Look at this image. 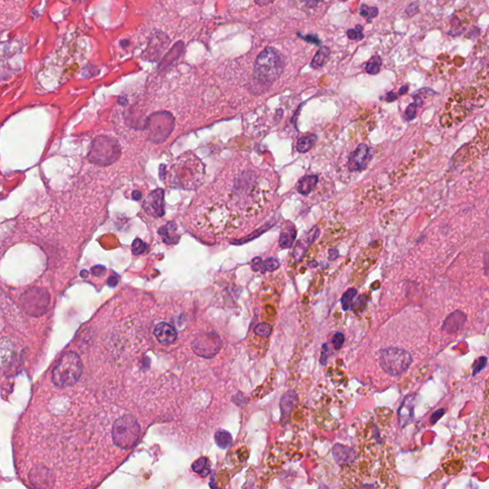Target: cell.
Instances as JSON below:
<instances>
[{
  "mask_svg": "<svg viewBox=\"0 0 489 489\" xmlns=\"http://www.w3.org/2000/svg\"><path fill=\"white\" fill-rule=\"evenodd\" d=\"M341 489H399L391 449L383 442L361 441L359 453L342 465Z\"/></svg>",
  "mask_w": 489,
  "mask_h": 489,
  "instance_id": "cell-1",
  "label": "cell"
},
{
  "mask_svg": "<svg viewBox=\"0 0 489 489\" xmlns=\"http://www.w3.org/2000/svg\"><path fill=\"white\" fill-rule=\"evenodd\" d=\"M86 56L87 43L83 37H64L62 44L45 61L40 76L45 83L55 89L79 71L80 65L86 61Z\"/></svg>",
  "mask_w": 489,
  "mask_h": 489,
  "instance_id": "cell-2",
  "label": "cell"
},
{
  "mask_svg": "<svg viewBox=\"0 0 489 489\" xmlns=\"http://www.w3.org/2000/svg\"><path fill=\"white\" fill-rule=\"evenodd\" d=\"M284 68L285 60L282 54L275 48L267 47L256 59L253 79L256 84L268 87L279 79Z\"/></svg>",
  "mask_w": 489,
  "mask_h": 489,
  "instance_id": "cell-3",
  "label": "cell"
},
{
  "mask_svg": "<svg viewBox=\"0 0 489 489\" xmlns=\"http://www.w3.org/2000/svg\"><path fill=\"white\" fill-rule=\"evenodd\" d=\"M170 180L177 187L191 189L204 175V165L192 154H185L176 160L170 168Z\"/></svg>",
  "mask_w": 489,
  "mask_h": 489,
  "instance_id": "cell-4",
  "label": "cell"
},
{
  "mask_svg": "<svg viewBox=\"0 0 489 489\" xmlns=\"http://www.w3.org/2000/svg\"><path fill=\"white\" fill-rule=\"evenodd\" d=\"M82 374V362L74 352H67L60 359L52 373L54 384L60 388L73 386Z\"/></svg>",
  "mask_w": 489,
  "mask_h": 489,
  "instance_id": "cell-5",
  "label": "cell"
},
{
  "mask_svg": "<svg viewBox=\"0 0 489 489\" xmlns=\"http://www.w3.org/2000/svg\"><path fill=\"white\" fill-rule=\"evenodd\" d=\"M122 156V147L119 142L108 136H98L91 142L88 152L90 163L107 166L116 163Z\"/></svg>",
  "mask_w": 489,
  "mask_h": 489,
  "instance_id": "cell-6",
  "label": "cell"
},
{
  "mask_svg": "<svg viewBox=\"0 0 489 489\" xmlns=\"http://www.w3.org/2000/svg\"><path fill=\"white\" fill-rule=\"evenodd\" d=\"M413 361L410 354L401 348L388 347L379 352V364L391 377L404 374Z\"/></svg>",
  "mask_w": 489,
  "mask_h": 489,
  "instance_id": "cell-7",
  "label": "cell"
},
{
  "mask_svg": "<svg viewBox=\"0 0 489 489\" xmlns=\"http://www.w3.org/2000/svg\"><path fill=\"white\" fill-rule=\"evenodd\" d=\"M140 436V424L138 421L131 416H125L119 419L114 424L113 441L123 449L132 448L139 441Z\"/></svg>",
  "mask_w": 489,
  "mask_h": 489,
  "instance_id": "cell-8",
  "label": "cell"
},
{
  "mask_svg": "<svg viewBox=\"0 0 489 489\" xmlns=\"http://www.w3.org/2000/svg\"><path fill=\"white\" fill-rule=\"evenodd\" d=\"M175 127L174 117L168 112H157L150 115L145 124L147 138L154 143L163 142L172 133Z\"/></svg>",
  "mask_w": 489,
  "mask_h": 489,
  "instance_id": "cell-9",
  "label": "cell"
},
{
  "mask_svg": "<svg viewBox=\"0 0 489 489\" xmlns=\"http://www.w3.org/2000/svg\"><path fill=\"white\" fill-rule=\"evenodd\" d=\"M223 346L219 334L215 331H204L196 335L192 341V349L200 357L210 359L216 356Z\"/></svg>",
  "mask_w": 489,
  "mask_h": 489,
  "instance_id": "cell-10",
  "label": "cell"
},
{
  "mask_svg": "<svg viewBox=\"0 0 489 489\" xmlns=\"http://www.w3.org/2000/svg\"><path fill=\"white\" fill-rule=\"evenodd\" d=\"M145 210L155 217H162L164 214V193L163 190L152 191L144 202Z\"/></svg>",
  "mask_w": 489,
  "mask_h": 489,
  "instance_id": "cell-11",
  "label": "cell"
},
{
  "mask_svg": "<svg viewBox=\"0 0 489 489\" xmlns=\"http://www.w3.org/2000/svg\"><path fill=\"white\" fill-rule=\"evenodd\" d=\"M167 44H169V39L164 33H154L153 36L150 38L148 46L145 51V59L153 62L157 61L160 58V55L167 47Z\"/></svg>",
  "mask_w": 489,
  "mask_h": 489,
  "instance_id": "cell-12",
  "label": "cell"
},
{
  "mask_svg": "<svg viewBox=\"0 0 489 489\" xmlns=\"http://www.w3.org/2000/svg\"><path fill=\"white\" fill-rule=\"evenodd\" d=\"M371 160V153L369 147L361 143L349 157V168L351 170H363L366 168L369 161Z\"/></svg>",
  "mask_w": 489,
  "mask_h": 489,
  "instance_id": "cell-13",
  "label": "cell"
},
{
  "mask_svg": "<svg viewBox=\"0 0 489 489\" xmlns=\"http://www.w3.org/2000/svg\"><path fill=\"white\" fill-rule=\"evenodd\" d=\"M154 334L159 342L163 345L174 343L177 339V331L173 326L166 322H161L154 328Z\"/></svg>",
  "mask_w": 489,
  "mask_h": 489,
  "instance_id": "cell-14",
  "label": "cell"
},
{
  "mask_svg": "<svg viewBox=\"0 0 489 489\" xmlns=\"http://www.w3.org/2000/svg\"><path fill=\"white\" fill-rule=\"evenodd\" d=\"M318 233H319L318 228H314L297 242L293 250V259L295 262H299L302 260V258L304 257L305 253L307 252L308 247L316 240V237L318 236Z\"/></svg>",
  "mask_w": 489,
  "mask_h": 489,
  "instance_id": "cell-15",
  "label": "cell"
},
{
  "mask_svg": "<svg viewBox=\"0 0 489 489\" xmlns=\"http://www.w3.org/2000/svg\"><path fill=\"white\" fill-rule=\"evenodd\" d=\"M466 321V316L460 312L455 311L447 316L442 324V330L447 333H454L459 331Z\"/></svg>",
  "mask_w": 489,
  "mask_h": 489,
  "instance_id": "cell-16",
  "label": "cell"
},
{
  "mask_svg": "<svg viewBox=\"0 0 489 489\" xmlns=\"http://www.w3.org/2000/svg\"><path fill=\"white\" fill-rule=\"evenodd\" d=\"M414 395H408L404 398L399 410H398V419L400 425L404 426L408 424L413 419L414 412Z\"/></svg>",
  "mask_w": 489,
  "mask_h": 489,
  "instance_id": "cell-17",
  "label": "cell"
},
{
  "mask_svg": "<svg viewBox=\"0 0 489 489\" xmlns=\"http://www.w3.org/2000/svg\"><path fill=\"white\" fill-rule=\"evenodd\" d=\"M296 237V229L293 225L289 224L283 227L279 237V246L282 249H290L293 247Z\"/></svg>",
  "mask_w": 489,
  "mask_h": 489,
  "instance_id": "cell-18",
  "label": "cell"
},
{
  "mask_svg": "<svg viewBox=\"0 0 489 489\" xmlns=\"http://www.w3.org/2000/svg\"><path fill=\"white\" fill-rule=\"evenodd\" d=\"M279 266H280L279 261L275 258H268L266 260H262L260 257H256L253 259L252 263V268L253 270L261 271V272L275 270L276 268H279Z\"/></svg>",
  "mask_w": 489,
  "mask_h": 489,
  "instance_id": "cell-19",
  "label": "cell"
},
{
  "mask_svg": "<svg viewBox=\"0 0 489 489\" xmlns=\"http://www.w3.org/2000/svg\"><path fill=\"white\" fill-rule=\"evenodd\" d=\"M297 395L294 391H289L282 396L280 407L282 413V420L288 419L292 410L297 403Z\"/></svg>",
  "mask_w": 489,
  "mask_h": 489,
  "instance_id": "cell-20",
  "label": "cell"
},
{
  "mask_svg": "<svg viewBox=\"0 0 489 489\" xmlns=\"http://www.w3.org/2000/svg\"><path fill=\"white\" fill-rule=\"evenodd\" d=\"M318 178L316 175H307L303 177L297 185V191L302 195L310 194L317 185Z\"/></svg>",
  "mask_w": 489,
  "mask_h": 489,
  "instance_id": "cell-21",
  "label": "cell"
},
{
  "mask_svg": "<svg viewBox=\"0 0 489 489\" xmlns=\"http://www.w3.org/2000/svg\"><path fill=\"white\" fill-rule=\"evenodd\" d=\"M183 51H184V44L182 41H179L177 44H175L173 47L171 48L169 53H167L163 57V59L161 62L160 68H164L166 66L171 65L176 60H178V58L181 56Z\"/></svg>",
  "mask_w": 489,
  "mask_h": 489,
  "instance_id": "cell-22",
  "label": "cell"
},
{
  "mask_svg": "<svg viewBox=\"0 0 489 489\" xmlns=\"http://www.w3.org/2000/svg\"><path fill=\"white\" fill-rule=\"evenodd\" d=\"M331 51L328 47H321L316 54V56L313 59V62L311 63V67L314 69L321 68L324 64L328 62V59L330 57Z\"/></svg>",
  "mask_w": 489,
  "mask_h": 489,
  "instance_id": "cell-23",
  "label": "cell"
},
{
  "mask_svg": "<svg viewBox=\"0 0 489 489\" xmlns=\"http://www.w3.org/2000/svg\"><path fill=\"white\" fill-rule=\"evenodd\" d=\"M316 141H317V137L315 134L300 138L297 142L296 149L300 153H306L316 144Z\"/></svg>",
  "mask_w": 489,
  "mask_h": 489,
  "instance_id": "cell-24",
  "label": "cell"
},
{
  "mask_svg": "<svg viewBox=\"0 0 489 489\" xmlns=\"http://www.w3.org/2000/svg\"><path fill=\"white\" fill-rule=\"evenodd\" d=\"M215 442L222 449H227L232 442V437L228 431L219 430L215 435Z\"/></svg>",
  "mask_w": 489,
  "mask_h": 489,
  "instance_id": "cell-25",
  "label": "cell"
},
{
  "mask_svg": "<svg viewBox=\"0 0 489 489\" xmlns=\"http://www.w3.org/2000/svg\"><path fill=\"white\" fill-rule=\"evenodd\" d=\"M209 460L206 457L199 458L193 464V470L197 473L201 474L202 476H206L209 472Z\"/></svg>",
  "mask_w": 489,
  "mask_h": 489,
  "instance_id": "cell-26",
  "label": "cell"
},
{
  "mask_svg": "<svg viewBox=\"0 0 489 489\" xmlns=\"http://www.w3.org/2000/svg\"><path fill=\"white\" fill-rule=\"evenodd\" d=\"M357 290L356 289H349L347 292L344 293V294L342 295V298H341V305H342V309L344 311H348L350 310V308L352 307V304H353V300L355 299V297L357 296Z\"/></svg>",
  "mask_w": 489,
  "mask_h": 489,
  "instance_id": "cell-27",
  "label": "cell"
},
{
  "mask_svg": "<svg viewBox=\"0 0 489 489\" xmlns=\"http://www.w3.org/2000/svg\"><path fill=\"white\" fill-rule=\"evenodd\" d=\"M381 59L379 58V56H375L373 57L367 64H366V71L367 73H369L370 75H377L379 74V71H380V66H381Z\"/></svg>",
  "mask_w": 489,
  "mask_h": 489,
  "instance_id": "cell-28",
  "label": "cell"
},
{
  "mask_svg": "<svg viewBox=\"0 0 489 489\" xmlns=\"http://www.w3.org/2000/svg\"><path fill=\"white\" fill-rule=\"evenodd\" d=\"M359 13H360V15H361V16L367 18V21H368V22H370V21H372V19H373L374 17H376V16H378V14H379V9H378L377 7H371V8H370V7H368L367 5H363V6L360 7V11H359Z\"/></svg>",
  "mask_w": 489,
  "mask_h": 489,
  "instance_id": "cell-29",
  "label": "cell"
},
{
  "mask_svg": "<svg viewBox=\"0 0 489 489\" xmlns=\"http://www.w3.org/2000/svg\"><path fill=\"white\" fill-rule=\"evenodd\" d=\"M253 331L257 335H259L261 337H268V335L271 333L272 327H271V325L267 324V323H260L254 327Z\"/></svg>",
  "mask_w": 489,
  "mask_h": 489,
  "instance_id": "cell-30",
  "label": "cell"
},
{
  "mask_svg": "<svg viewBox=\"0 0 489 489\" xmlns=\"http://www.w3.org/2000/svg\"><path fill=\"white\" fill-rule=\"evenodd\" d=\"M348 37L352 40H361L364 37L363 27L360 24H358L355 29H350L347 31Z\"/></svg>",
  "mask_w": 489,
  "mask_h": 489,
  "instance_id": "cell-31",
  "label": "cell"
},
{
  "mask_svg": "<svg viewBox=\"0 0 489 489\" xmlns=\"http://www.w3.org/2000/svg\"><path fill=\"white\" fill-rule=\"evenodd\" d=\"M344 340H345V337L343 335L342 332H335L333 335H332V339H331V342H332V345H333V348L335 350H339L340 348L343 346L344 344Z\"/></svg>",
  "mask_w": 489,
  "mask_h": 489,
  "instance_id": "cell-32",
  "label": "cell"
},
{
  "mask_svg": "<svg viewBox=\"0 0 489 489\" xmlns=\"http://www.w3.org/2000/svg\"><path fill=\"white\" fill-rule=\"evenodd\" d=\"M269 227H270V226H268V227H267V228H266V227H265V228H260L259 230H257V231H255V232H253V234H252L251 236L245 237V238H243V239H240V240H237V242H232V244H236V245H241V244H244V243H247V242H249L250 240H253V239H254V238H256V237L260 236V235L262 234V232H264V231H266V230H268V228H269Z\"/></svg>",
  "mask_w": 489,
  "mask_h": 489,
  "instance_id": "cell-33",
  "label": "cell"
},
{
  "mask_svg": "<svg viewBox=\"0 0 489 489\" xmlns=\"http://www.w3.org/2000/svg\"><path fill=\"white\" fill-rule=\"evenodd\" d=\"M487 363H488L487 358H480V359H478L475 361V363H474L473 376H476L477 374H479L487 366Z\"/></svg>",
  "mask_w": 489,
  "mask_h": 489,
  "instance_id": "cell-34",
  "label": "cell"
},
{
  "mask_svg": "<svg viewBox=\"0 0 489 489\" xmlns=\"http://www.w3.org/2000/svg\"><path fill=\"white\" fill-rule=\"evenodd\" d=\"M145 244L141 239H136L132 244V251L134 254H142L145 251Z\"/></svg>",
  "mask_w": 489,
  "mask_h": 489,
  "instance_id": "cell-35",
  "label": "cell"
},
{
  "mask_svg": "<svg viewBox=\"0 0 489 489\" xmlns=\"http://www.w3.org/2000/svg\"><path fill=\"white\" fill-rule=\"evenodd\" d=\"M417 107H418V103L417 102L411 103L410 105L407 107V109L405 111V119L407 121H411V120H413L416 117Z\"/></svg>",
  "mask_w": 489,
  "mask_h": 489,
  "instance_id": "cell-36",
  "label": "cell"
},
{
  "mask_svg": "<svg viewBox=\"0 0 489 489\" xmlns=\"http://www.w3.org/2000/svg\"><path fill=\"white\" fill-rule=\"evenodd\" d=\"M330 354H331V352L329 350V346H328L327 343H325L323 345L322 353H321V359H320V362L322 363L323 365L327 363V360H328V359L330 357Z\"/></svg>",
  "mask_w": 489,
  "mask_h": 489,
  "instance_id": "cell-37",
  "label": "cell"
},
{
  "mask_svg": "<svg viewBox=\"0 0 489 489\" xmlns=\"http://www.w3.org/2000/svg\"><path fill=\"white\" fill-rule=\"evenodd\" d=\"M304 40L313 43V44H320V40L318 39V36L316 34H308L306 36H301Z\"/></svg>",
  "mask_w": 489,
  "mask_h": 489,
  "instance_id": "cell-38",
  "label": "cell"
},
{
  "mask_svg": "<svg viewBox=\"0 0 489 489\" xmlns=\"http://www.w3.org/2000/svg\"><path fill=\"white\" fill-rule=\"evenodd\" d=\"M443 414H444V410H443V409H440V410L435 412V413L432 415V417H431V423H432V424H434V423L438 422V421L442 418V416Z\"/></svg>",
  "mask_w": 489,
  "mask_h": 489,
  "instance_id": "cell-39",
  "label": "cell"
},
{
  "mask_svg": "<svg viewBox=\"0 0 489 489\" xmlns=\"http://www.w3.org/2000/svg\"><path fill=\"white\" fill-rule=\"evenodd\" d=\"M105 271V268H103L102 266H97V267H94L93 269H92V272L93 274H95L97 276H99V275H102Z\"/></svg>",
  "mask_w": 489,
  "mask_h": 489,
  "instance_id": "cell-40",
  "label": "cell"
},
{
  "mask_svg": "<svg viewBox=\"0 0 489 489\" xmlns=\"http://www.w3.org/2000/svg\"><path fill=\"white\" fill-rule=\"evenodd\" d=\"M417 12H418V5L417 4H412L406 10V13L410 16H414Z\"/></svg>",
  "mask_w": 489,
  "mask_h": 489,
  "instance_id": "cell-41",
  "label": "cell"
},
{
  "mask_svg": "<svg viewBox=\"0 0 489 489\" xmlns=\"http://www.w3.org/2000/svg\"><path fill=\"white\" fill-rule=\"evenodd\" d=\"M396 98H397V95L394 94V92H389L386 97V99H387V101H394Z\"/></svg>",
  "mask_w": 489,
  "mask_h": 489,
  "instance_id": "cell-42",
  "label": "cell"
},
{
  "mask_svg": "<svg viewBox=\"0 0 489 489\" xmlns=\"http://www.w3.org/2000/svg\"><path fill=\"white\" fill-rule=\"evenodd\" d=\"M132 198H133L134 200H136V201H137V200H140V199L142 198V193H141L140 191L135 190V191L132 193Z\"/></svg>",
  "mask_w": 489,
  "mask_h": 489,
  "instance_id": "cell-43",
  "label": "cell"
},
{
  "mask_svg": "<svg viewBox=\"0 0 489 489\" xmlns=\"http://www.w3.org/2000/svg\"><path fill=\"white\" fill-rule=\"evenodd\" d=\"M117 284H118V279H117V277L112 276V277L109 278V280H108V285H109L110 287H115V286Z\"/></svg>",
  "mask_w": 489,
  "mask_h": 489,
  "instance_id": "cell-44",
  "label": "cell"
},
{
  "mask_svg": "<svg viewBox=\"0 0 489 489\" xmlns=\"http://www.w3.org/2000/svg\"><path fill=\"white\" fill-rule=\"evenodd\" d=\"M407 90H408V87H407V86H403V87L399 90V95H403V94H405Z\"/></svg>",
  "mask_w": 489,
  "mask_h": 489,
  "instance_id": "cell-45",
  "label": "cell"
},
{
  "mask_svg": "<svg viewBox=\"0 0 489 489\" xmlns=\"http://www.w3.org/2000/svg\"><path fill=\"white\" fill-rule=\"evenodd\" d=\"M255 3H257L258 5L263 6V5H267V4H269V3H270V1H268V2H265V1H263V2H260V1H255Z\"/></svg>",
  "mask_w": 489,
  "mask_h": 489,
  "instance_id": "cell-46",
  "label": "cell"
},
{
  "mask_svg": "<svg viewBox=\"0 0 489 489\" xmlns=\"http://www.w3.org/2000/svg\"><path fill=\"white\" fill-rule=\"evenodd\" d=\"M87 275H88V273H87V272H83V270H82V272H81V276H82V277H84V276H85V277H87Z\"/></svg>",
  "mask_w": 489,
  "mask_h": 489,
  "instance_id": "cell-47",
  "label": "cell"
}]
</instances>
